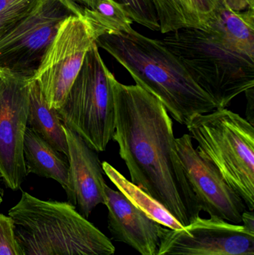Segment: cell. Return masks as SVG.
I'll use <instances>...</instances> for the list:
<instances>
[{
    "instance_id": "obj_12",
    "label": "cell",
    "mask_w": 254,
    "mask_h": 255,
    "mask_svg": "<svg viewBox=\"0 0 254 255\" xmlns=\"http://www.w3.org/2000/svg\"><path fill=\"white\" fill-rule=\"evenodd\" d=\"M68 146L72 196L68 202L79 208L87 219L98 205L105 202L107 184L103 176L102 165L96 151L88 146L81 136L64 125Z\"/></svg>"
},
{
    "instance_id": "obj_4",
    "label": "cell",
    "mask_w": 254,
    "mask_h": 255,
    "mask_svg": "<svg viewBox=\"0 0 254 255\" xmlns=\"http://www.w3.org/2000/svg\"><path fill=\"white\" fill-rule=\"evenodd\" d=\"M198 142L196 151L211 163L227 184L254 209V128L229 109L194 117L186 126Z\"/></svg>"
},
{
    "instance_id": "obj_10",
    "label": "cell",
    "mask_w": 254,
    "mask_h": 255,
    "mask_svg": "<svg viewBox=\"0 0 254 255\" xmlns=\"http://www.w3.org/2000/svg\"><path fill=\"white\" fill-rule=\"evenodd\" d=\"M156 255H254V232L219 217L198 216L180 230L164 227Z\"/></svg>"
},
{
    "instance_id": "obj_18",
    "label": "cell",
    "mask_w": 254,
    "mask_h": 255,
    "mask_svg": "<svg viewBox=\"0 0 254 255\" xmlns=\"http://www.w3.org/2000/svg\"><path fill=\"white\" fill-rule=\"evenodd\" d=\"M101 165L104 173L117 187L118 190L148 217L168 229L173 230L183 229L181 224L161 203L127 179L112 165L106 161L103 162Z\"/></svg>"
},
{
    "instance_id": "obj_20",
    "label": "cell",
    "mask_w": 254,
    "mask_h": 255,
    "mask_svg": "<svg viewBox=\"0 0 254 255\" xmlns=\"http://www.w3.org/2000/svg\"><path fill=\"white\" fill-rule=\"evenodd\" d=\"M120 3L133 21L152 31H160L155 7L150 0H116Z\"/></svg>"
},
{
    "instance_id": "obj_6",
    "label": "cell",
    "mask_w": 254,
    "mask_h": 255,
    "mask_svg": "<svg viewBox=\"0 0 254 255\" xmlns=\"http://www.w3.org/2000/svg\"><path fill=\"white\" fill-rule=\"evenodd\" d=\"M113 74L94 43L58 113L63 124L96 152L105 151L115 131Z\"/></svg>"
},
{
    "instance_id": "obj_5",
    "label": "cell",
    "mask_w": 254,
    "mask_h": 255,
    "mask_svg": "<svg viewBox=\"0 0 254 255\" xmlns=\"http://www.w3.org/2000/svg\"><path fill=\"white\" fill-rule=\"evenodd\" d=\"M161 41L219 109H225L239 95L254 88V59L229 50L207 31L182 28L169 33Z\"/></svg>"
},
{
    "instance_id": "obj_19",
    "label": "cell",
    "mask_w": 254,
    "mask_h": 255,
    "mask_svg": "<svg viewBox=\"0 0 254 255\" xmlns=\"http://www.w3.org/2000/svg\"><path fill=\"white\" fill-rule=\"evenodd\" d=\"M85 19L94 40L106 34L131 32L134 21L116 0H101L93 8H83Z\"/></svg>"
},
{
    "instance_id": "obj_1",
    "label": "cell",
    "mask_w": 254,
    "mask_h": 255,
    "mask_svg": "<svg viewBox=\"0 0 254 255\" xmlns=\"http://www.w3.org/2000/svg\"><path fill=\"white\" fill-rule=\"evenodd\" d=\"M115 106L113 139L131 181L161 203L183 228L199 207L177 152L173 123L162 103L137 85L112 78Z\"/></svg>"
},
{
    "instance_id": "obj_22",
    "label": "cell",
    "mask_w": 254,
    "mask_h": 255,
    "mask_svg": "<svg viewBox=\"0 0 254 255\" xmlns=\"http://www.w3.org/2000/svg\"><path fill=\"white\" fill-rule=\"evenodd\" d=\"M0 255H18L11 222L8 216L2 214H0Z\"/></svg>"
},
{
    "instance_id": "obj_16",
    "label": "cell",
    "mask_w": 254,
    "mask_h": 255,
    "mask_svg": "<svg viewBox=\"0 0 254 255\" xmlns=\"http://www.w3.org/2000/svg\"><path fill=\"white\" fill-rule=\"evenodd\" d=\"M155 7L160 31L169 34L182 28L207 31L218 0H150Z\"/></svg>"
},
{
    "instance_id": "obj_27",
    "label": "cell",
    "mask_w": 254,
    "mask_h": 255,
    "mask_svg": "<svg viewBox=\"0 0 254 255\" xmlns=\"http://www.w3.org/2000/svg\"><path fill=\"white\" fill-rule=\"evenodd\" d=\"M1 180H2V179H1V175H0V181H1Z\"/></svg>"
},
{
    "instance_id": "obj_21",
    "label": "cell",
    "mask_w": 254,
    "mask_h": 255,
    "mask_svg": "<svg viewBox=\"0 0 254 255\" xmlns=\"http://www.w3.org/2000/svg\"><path fill=\"white\" fill-rule=\"evenodd\" d=\"M38 0H23L12 4L0 13V38L23 19L37 4Z\"/></svg>"
},
{
    "instance_id": "obj_17",
    "label": "cell",
    "mask_w": 254,
    "mask_h": 255,
    "mask_svg": "<svg viewBox=\"0 0 254 255\" xmlns=\"http://www.w3.org/2000/svg\"><path fill=\"white\" fill-rule=\"evenodd\" d=\"M28 127L67 157V137L58 111L49 107L38 84L31 78L28 84Z\"/></svg>"
},
{
    "instance_id": "obj_8",
    "label": "cell",
    "mask_w": 254,
    "mask_h": 255,
    "mask_svg": "<svg viewBox=\"0 0 254 255\" xmlns=\"http://www.w3.org/2000/svg\"><path fill=\"white\" fill-rule=\"evenodd\" d=\"M94 43L83 15H72L62 22L31 78L38 84L49 107L58 110L62 106Z\"/></svg>"
},
{
    "instance_id": "obj_2",
    "label": "cell",
    "mask_w": 254,
    "mask_h": 255,
    "mask_svg": "<svg viewBox=\"0 0 254 255\" xmlns=\"http://www.w3.org/2000/svg\"><path fill=\"white\" fill-rule=\"evenodd\" d=\"M95 43L129 73L136 85L159 100L178 124L186 127L194 117L219 109L161 40L134 29L104 34Z\"/></svg>"
},
{
    "instance_id": "obj_7",
    "label": "cell",
    "mask_w": 254,
    "mask_h": 255,
    "mask_svg": "<svg viewBox=\"0 0 254 255\" xmlns=\"http://www.w3.org/2000/svg\"><path fill=\"white\" fill-rule=\"evenodd\" d=\"M72 15H83V7L73 0H38L0 38V68L33 77L61 24Z\"/></svg>"
},
{
    "instance_id": "obj_15",
    "label": "cell",
    "mask_w": 254,
    "mask_h": 255,
    "mask_svg": "<svg viewBox=\"0 0 254 255\" xmlns=\"http://www.w3.org/2000/svg\"><path fill=\"white\" fill-rule=\"evenodd\" d=\"M23 154L27 175L33 173L55 180L65 190L70 201L72 187L67 157L29 127L25 130Z\"/></svg>"
},
{
    "instance_id": "obj_23",
    "label": "cell",
    "mask_w": 254,
    "mask_h": 255,
    "mask_svg": "<svg viewBox=\"0 0 254 255\" xmlns=\"http://www.w3.org/2000/svg\"><path fill=\"white\" fill-rule=\"evenodd\" d=\"M243 226L251 232H254V211H246L243 214L242 218Z\"/></svg>"
},
{
    "instance_id": "obj_24",
    "label": "cell",
    "mask_w": 254,
    "mask_h": 255,
    "mask_svg": "<svg viewBox=\"0 0 254 255\" xmlns=\"http://www.w3.org/2000/svg\"><path fill=\"white\" fill-rule=\"evenodd\" d=\"M81 7H86V8H93L101 0H73Z\"/></svg>"
},
{
    "instance_id": "obj_9",
    "label": "cell",
    "mask_w": 254,
    "mask_h": 255,
    "mask_svg": "<svg viewBox=\"0 0 254 255\" xmlns=\"http://www.w3.org/2000/svg\"><path fill=\"white\" fill-rule=\"evenodd\" d=\"M30 78L0 68V175L17 190L26 178L23 146L28 127Z\"/></svg>"
},
{
    "instance_id": "obj_3",
    "label": "cell",
    "mask_w": 254,
    "mask_h": 255,
    "mask_svg": "<svg viewBox=\"0 0 254 255\" xmlns=\"http://www.w3.org/2000/svg\"><path fill=\"white\" fill-rule=\"evenodd\" d=\"M18 255H114L111 241L70 202L22 192L10 208Z\"/></svg>"
},
{
    "instance_id": "obj_11",
    "label": "cell",
    "mask_w": 254,
    "mask_h": 255,
    "mask_svg": "<svg viewBox=\"0 0 254 255\" xmlns=\"http://www.w3.org/2000/svg\"><path fill=\"white\" fill-rule=\"evenodd\" d=\"M177 152L200 211L232 224L240 225L247 207L227 184L217 169L203 158L193 146L189 133L176 138Z\"/></svg>"
},
{
    "instance_id": "obj_13",
    "label": "cell",
    "mask_w": 254,
    "mask_h": 255,
    "mask_svg": "<svg viewBox=\"0 0 254 255\" xmlns=\"http://www.w3.org/2000/svg\"><path fill=\"white\" fill-rule=\"evenodd\" d=\"M104 205L108 211V229L115 241L129 246L140 255H157L164 226L107 185Z\"/></svg>"
},
{
    "instance_id": "obj_26",
    "label": "cell",
    "mask_w": 254,
    "mask_h": 255,
    "mask_svg": "<svg viewBox=\"0 0 254 255\" xmlns=\"http://www.w3.org/2000/svg\"><path fill=\"white\" fill-rule=\"evenodd\" d=\"M2 196L3 190L1 188V186H0V205H1V202H2Z\"/></svg>"
},
{
    "instance_id": "obj_25",
    "label": "cell",
    "mask_w": 254,
    "mask_h": 255,
    "mask_svg": "<svg viewBox=\"0 0 254 255\" xmlns=\"http://www.w3.org/2000/svg\"><path fill=\"white\" fill-rule=\"evenodd\" d=\"M21 1L23 0H0V13L12 4H16Z\"/></svg>"
},
{
    "instance_id": "obj_14",
    "label": "cell",
    "mask_w": 254,
    "mask_h": 255,
    "mask_svg": "<svg viewBox=\"0 0 254 255\" xmlns=\"http://www.w3.org/2000/svg\"><path fill=\"white\" fill-rule=\"evenodd\" d=\"M206 31L229 50L254 59V0H218Z\"/></svg>"
}]
</instances>
